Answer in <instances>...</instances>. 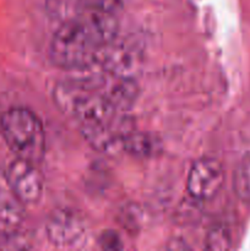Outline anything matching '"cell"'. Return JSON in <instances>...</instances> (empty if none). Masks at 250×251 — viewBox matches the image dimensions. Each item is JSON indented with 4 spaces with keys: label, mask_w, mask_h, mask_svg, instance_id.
Here are the masks:
<instances>
[{
    "label": "cell",
    "mask_w": 250,
    "mask_h": 251,
    "mask_svg": "<svg viewBox=\"0 0 250 251\" xmlns=\"http://www.w3.org/2000/svg\"><path fill=\"white\" fill-rule=\"evenodd\" d=\"M118 15L80 12L61 21L49 47L51 61L58 68L77 71L90 66L102 48L117 39Z\"/></svg>",
    "instance_id": "6da1fadb"
},
{
    "label": "cell",
    "mask_w": 250,
    "mask_h": 251,
    "mask_svg": "<svg viewBox=\"0 0 250 251\" xmlns=\"http://www.w3.org/2000/svg\"><path fill=\"white\" fill-rule=\"evenodd\" d=\"M53 98L61 112L75 118L82 126L107 124L120 115L100 90L78 77L59 82Z\"/></svg>",
    "instance_id": "7a4b0ae2"
},
{
    "label": "cell",
    "mask_w": 250,
    "mask_h": 251,
    "mask_svg": "<svg viewBox=\"0 0 250 251\" xmlns=\"http://www.w3.org/2000/svg\"><path fill=\"white\" fill-rule=\"evenodd\" d=\"M1 135L16 158L38 163L46 153V131L41 119L25 107H12L2 114Z\"/></svg>",
    "instance_id": "3957f363"
},
{
    "label": "cell",
    "mask_w": 250,
    "mask_h": 251,
    "mask_svg": "<svg viewBox=\"0 0 250 251\" xmlns=\"http://www.w3.org/2000/svg\"><path fill=\"white\" fill-rule=\"evenodd\" d=\"M49 242L58 248H75L87 238L88 228L82 216L71 208H58L46 223Z\"/></svg>",
    "instance_id": "277c9868"
},
{
    "label": "cell",
    "mask_w": 250,
    "mask_h": 251,
    "mask_svg": "<svg viewBox=\"0 0 250 251\" xmlns=\"http://www.w3.org/2000/svg\"><path fill=\"white\" fill-rule=\"evenodd\" d=\"M225 183V169L220 161L203 157L193 163L186 179V191L196 201L215 198Z\"/></svg>",
    "instance_id": "5b68a950"
},
{
    "label": "cell",
    "mask_w": 250,
    "mask_h": 251,
    "mask_svg": "<svg viewBox=\"0 0 250 251\" xmlns=\"http://www.w3.org/2000/svg\"><path fill=\"white\" fill-rule=\"evenodd\" d=\"M5 176L16 198L26 205H36L44 193V179L37 163L15 158L7 167Z\"/></svg>",
    "instance_id": "8992f818"
},
{
    "label": "cell",
    "mask_w": 250,
    "mask_h": 251,
    "mask_svg": "<svg viewBox=\"0 0 250 251\" xmlns=\"http://www.w3.org/2000/svg\"><path fill=\"white\" fill-rule=\"evenodd\" d=\"M25 220V205L10 188L5 173L0 172V237L17 235Z\"/></svg>",
    "instance_id": "52a82bcc"
},
{
    "label": "cell",
    "mask_w": 250,
    "mask_h": 251,
    "mask_svg": "<svg viewBox=\"0 0 250 251\" xmlns=\"http://www.w3.org/2000/svg\"><path fill=\"white\" fill-rule=\"evenodd\" d=\"M159 141L151 134L142 132L135 127L125 134L123 140V152L134 157H150L157 153Z\"/></svg>",
    "instance_id": "ba28073f"
},
{
    "label": "cell",
    "mask_w": 250,
    "mask_h": 251,
    "mask_svg": "<svg viewBox=\"0 0 250 251\" xmlns=\"http://www.w3.org/2000/svg\"><path fill=\"white\" fill-rule=\"evenodd\" d=\"M233 190L244 202H250V152H248L233 174Z\"/></svg>",
    "instance_id": "9c48e42d"
},
{
    "label": "cell",
    "mask_w": 250,
    "mask_h": 251,
    "mask_svg": "<svg viewBox=\"0 0 250 251\" xmlns=\"http://www.w3.org/2000/svg\"><path fill=\"white\" fill-rule=\"evenodd\" d=\"M230 248V235L225 228L217 226L213 227L206 235L205 249L227 250Z\"/></svg>",
    "instance_id": "30bf717a"
},
{
    "label": "cell",
    "mask_w": 250,
    "mask_h": 251,
    "mask_svg": "<svg viewBox=\"0 0 250 251\" xmlns=\"http://www.w3.org/2000/svg\"><path fill=\"white\" fill-rule=\"evenodd\" d=\"M98 244L103 250L118 251L124 248L122 238L114 230H104L98 238Z\"/></svg>",
    "instance_id": "8fae6325"
},
{
    "label": "cell",
    "mask_w": 250,
    "mask_h": 251,
    "mask_svg": "<svg viewBox=\"0 0 250 251\" xmlns=\"http://www.w3.org/2000/svg\"><path fill=\"white\" fill-rule=\"evenodd\" d=\"M1 119H2V114L0 113V134H1Z\"/></svg>",
    "instance_id": "7c38bea8"
}]
</instances>
